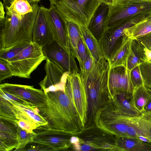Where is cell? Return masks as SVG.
I'll use <instances>...</instances> for the list:
<instances>
[{
  "mask_svg": "<svg viewBox=\"0 0 151 151\" xmlns=\"http://www.w3.org/2000/svg\"><path fill=\"white\" fill-rule=\"evenodd\" d=\"M45 94V104L37 108L39 113L47 121V126L76 136L83 129L68 95L62 90Z\"/></svg>",
  "mask_w": 151,
  "mask_h": 151,
  "instance_id": "6da1fadb",
  "label": "cell"
},
{
  "mask_svg": "<svg viewBox=\"0 0 151 151\" xmlns=\"http://www.w3.org/2000/svg\"><path fill=\"white\" fill-rule=\"evenodd\" d=\"M109 69L108 60L104 56L98 60L94 59L86 84L88 103L84 128L94 124L97 111L111 99L108 86Z\"/></svg>",
  "mask_w": 151,
  "mask_h": 151,
  "instance_id": "7a4b0ae2",
  "label": "cell"
},
{
  "mask_svg": "<svg viewBox=\"0 0 151 151\" xmlns=\"http://www.w3.org/2000/svg\"><path fill=\"white\" fill-rule=\"evenodd\" d=\"M38 6L25 15L16 13L11 5L5 7L6 15L0 35V49H5L24 42L32 41L34 25Z\"/></svg>",
  "mask_w": 151,
  "mask_h": 151,
  "instance_id": "3957f363",
  "label": "cell"
},
{
  "mask_svg": "<svg viewBox=\"0 0 151 151\" xmlns=\"http://www.w3.org/2000/svg\"><path fill=\"white\" fill-rule=\"evenodd\" d=\"M101 3L99 0H58L54 5L65 20L88 27Z\"/></svg>",
  "mask_w": 151,
  "mask_h": 151,
  "instance_id": "277c9868",
  "label": "cell"
},
{
  "mask_svg": "<svg viewBox=\"0 0 151 151\" xmlns=\"http://www.w3.org/2000/svg\"><path fill=\"white\" fill-rule=\"evenodd\" d=\"M127 115L120 110L111 99L98 111L94 124L115 136L126 137Z\"/></svg>",
  "mask_w": 151,
  "mask_h": 151,
  "instance_id": "5b68a950",
  "label": "cell"
},
{
  "mask_svg": "<svg viewBox=\"0 0 151 151\" xmlns=\"http://www.w3.org/2000/svg\"><path fill=\"white\" fill-rule=\"evenodd\" d=\"M46 59L42 47L32 41L17 55L6 61L13 76L29 78L32 73Z\"/></svg>",
  "mask_w": 151,
  "mask_h": 151,
  "instance_id": "8992f818",
  "label": "cell"
},
{
  "mask_svg": "<svg viewBox=\"0 0 151 151\" xmlns=\"http://www.w3.org/2000/svg\"><path fill=\"white\" fill-rule=\"evenodd\" d=\"M65 92L70 99L84 129L87 119L88 97L86 86L83 84L78 72L75 71L68 75Z\"/></svg>",
  "mask_w": 151,
  "mask_h": 151,
  "instance_id": "52a82bcc",
  "label": "cell"
},
{
  "mask_svg": "<svg viewBox=\"0 0 151 151\" xmlns=\"http://www.w3.org/2000/svg\"><path fill=\"white\" fill-rule=\"evenodd\" d=\"M80 150H113L115 136L93 124L82 129L76 136Z\"/></svg>",
  "mask_w": 151,
  "mask_h": 151,
  "instance_id": "ba28073f",
  "label": "cell"
},
{
  "mask_svg": "<svg viewBox=\"0 0 151 151\" xmlns=\"http://www.w3.org/2000/svg\"><path fill=\"white\" fill-rule=\"evenodd\" d=\"M36 134L32 143L45 146L52 151L68 150L73 149L72 136L64 131L52 129L47 125L38 127L33 130Z\"/></svg>",
  "mask_w": 151,
  "mask_h": 151,
  "instance_id": "9c48e42d",
  "label": "cell"
},
{
  "mask_svg": "<svg viewBox=\"0 0 151 151\" xmlns=\"http://www.w3.org/2000/svg\"><path fill=\"white\" fill-rule=\"evenodd\" d=\"M109 8L105 28L120 25L139 14L151 11V3L128 4L109 6Z\"/></svg>",
  "mask_w": 151,
  "mask_h": 151,
  "instance_id": "30bf717a",
  "label": "cell"
},
{
  "mask_svg": "<svg viewBox=\"0 0 151 151\" xmlns=\"http://www.w3.org/2000/svg\"><path fill=\"white\" fill-rule=\"evenodd\" d=\"M141 14L120 25L106 28L99 40L104 56L107 60L115 45L124 35V30L145 18L149 12Z\"/></svg>",
  "mask_w": 151,
  "mask_h": 151,
  "instance_id": "8fae6325",
  "label": "cell"
},
{
  "mask_svg": "<svg viewBox=\"0 0 151 151\" xmlns=\"http://www.w3.org/2000/svg\"><path fill=\"white\" fill-rule=\"evenodd\" d=\"M46 57L60 67L65 72L70 74L74 72H79L75 58L55 40L42 47Z\"/></svg>",
  "mask_w": 151,
  "mask_h": 151,
  "instance_id": "7c38bea8",
  "label": "cell"
},
{
  "mask_svg": "<svg viewBox=\"0 0 151 151\" xmlns=\"http://www.w3.org/2000/svg\"><path fill=\"white\" fill-rule=\"evenodd\" d=\"M0 90L27 101L35 107L42 106L46 103L44 92L33 86L4 83L0 84Z\"/></svg>",
  "mask_w": 151,
  "mask_h": 151,
  "instance_id": "4fadbf2b",
  "label": "cell"
},
{
  "mask_svg": "<svg viewBox=\"0 0 151 151\" xmlns=\"http://www.w3.org/2000/svg\"><path fill=\"white\" fill-rule=\"evenodd\" d=\"M45 70L46 75L39 84L45 94L62 90L65 92V86L69 73L65 72L59 66L47 59Z\"/></svg>",
  "mask_w": 151,
  "mask_h": 151,
  "instance_id": "5bb4252c",
  "label": "cell"
},
{
  "mask_svg": "<svg viewBox=\"0 0 151 151\" xmlns=\"http://www.w3.org/2000/svg\"><path fill=\"white\" fill-rule=\"evenodd\" d=\"M108 86L110 99L120 93H132L134 88L130 77V71L122 66L110 68Z\"/></svg>",
  "mask_w": 151,
  "mask_h": 151,
  "instance_id": "9a60e30c",
  "label": "cell"
},
{
  "mask_svg": "<svg viewBox=\"0 0 151 151\" xmlns=\"http://www.w3.org/2000/svg\"><path fill=\"white\" fill-rule=\"evenodd\" d=\"M46 8L40 6L32 33V42L42 47L55 40L48 22Z\"/></svg>",
  "mask_w": 151,
  "mask_h": 151,
  "instance_id": "2e32d148",
  "label": "cell"
},
{
  "mask_svg": "<svg viewBox=\"0 0 151 151\" xmlns=\"http://www.w3.org/2000/svg\"><path fill=\"white\" fill-rule=\"evenodd\" d=\"M46 13L55 40L71 53L65 20L54 5H50L49 8H46Z\"/></svg>",
  "mask_w": 151,
  "mask_h": 151,
  "instance_id": "e0dca14e",
  "label": "cell"
},
{
  "mask_svg": "<svg viewBox=\"0 0 151 151\" xmlns=\"http://www.w3.org/2000/svg\"><path fill=\"white\" fill-rule=\"evenodd\" d=\"M139 137L146 138L151 144V116L142 114L130 117L125 137L138 139Z\"/></svg>",
  "mask_w": 151,
  "mask_h": 151,
  "instance_id": "ac0fdd59",
  "label": "cell"
},
{
  "mask_svg": "<svg viewBox=\"0 0 151 151\" xmlns=\"http://www.w3.org/2000/svg\"><path fill=\"white\" fill-rule=\"evenodd\" d=\"M133 40L124 35L115 46L108 59L110 68L122 66L127 68L129 58L132 54Z\"/></svg>",
  "mask_w": 151,
  "mask_h": 151,
  "instance_id": "d6986e66",
  "label": "cell"
},
{
  "mask_svg": "<svg viewBox=\"0 0 151 151\" xmlns=\"http://www.w3.org/2000/svg\"><path fill=\"white\" fill-rule=\"evenodd\" d=\"M109 9L107 4L101 2L95 12L87 27L98 40L105 28V22Z\"/></svg>",
  "mask_w": 151,
  "mask_h": 151,
  "instance_id": "ffe728a7",
  "label": "cell"
},
{
  "mask_svg": "<svg viewBox=\"0 0 151 151\" xmlns=\"http://www.w3.org/2000/svg\"><path fill=\"white\" fill-rule=\"evenodd\" d=\"M0 96L9 101L20 112L23 117L38 127L47 124V121L39 113L37 107H30L19 103L9 98L1 90Z\"/></svg>",
  "mask_w": 151,
  "mask_h": 151,
  "instance_id": "44dd1931",
  "label": "cell"
},
{
  "mask_svg": "<svg viewBox=\"0 0 151 151\" xmlns=\"http://www.w3.org/2000/svg\"><path fill=\"white\" fill-rule=\"evenodd\" d=\"M113 150L151 151V144L137 139L115 136V145Z\"/></svg>",
  "mask_w": 151,
  "mask_h": 151,
  "instance_id": "7402d4cb",
  "label": "cell"
},
{
  "mask_svg": "<svg viewBox=\"0 0 151 151\" xmlns=\"http://www.w3.org/2000/svg\"><path fill=\"white\" fill-rule=\"evenodd\" d=\"M124 35L133 40L151 35V11L145 17L133 25L125 29Z\"/></svg>",
  "mask_w": 151,
  "mask_h": 151,
  "instance_id": "603a6c76",
  "label": "cell"
},
{
  "mask_svg": "<svg viewBox=\"0 0 151 151\" xmlns=\"http://www.w3.org/2000/svg\"><path fill=\"white\" fill-rule=\"evenodd\" d=\"M82 37L93 57L98 60L104 57L99 40L89 30L87 27L79 26Z\"/></svg>",
  "mask_w": 151,
  "mask_h": 151,
  "instance_id": "cb8c5ba5",
  "label": "cell"
},
{
  "mask_svg": "<svg viewBox=\"0 0 151 151\" xmlns=\"http://www.w3.org/2000/svg\"><path fill=\"white\" fill-rule=\"evenodd\" d=\"M132 96L133 106L142 113L145 106L151 99V91L142 85L134 88Z\"/></svg>",
  "mask_w": 151,
  "mask_h": 151,
  "instance_id": "d4e9b609",
  "label": "cell"
},
{
  "mask_svg": "<svg viewBox=\"0 0 151 151\" xmlns=\"http://www.w3.org/2000/svg\"><path fill=\"white\" fill-rule=\"evenodd\" d=\"M65 21L67 26L71 54L76 58L78 44L82 37L81 32L79 25L73 22Z\"/></svg>",
  "mask_w": 151,
  "mask_h": 151,
  "instance_id": "484cf974",
  "label": "cell"
},
{
  "mask_svg": "<svg viewBox=\"0 0 151 151\" xmlns=\"http://www.w3.org/2000/svg\"><path fill=\"white\" fill-rule=\"evenodd\" d=\"M0 117L16 121L19 119V111L11 103L0 96Z\"/></svg>",
  "mask_w": 151,
  "mask_h": 151,
  "instance_id": "4316f807",
  "label": "cell"
},
{
  "mask_svg": "<svg viewBox=\"0 0 151 151\" xmlns=\"http://www.w3.org/2000/svg\"><path fill=\"white\" fill-rule=\"evenodd\" d=\"M10 5L16 13L20 15L32 12L39 6L38 2L32 3L27 0H12Z\"/></svg>",
  "mask_w": 151,
  "mask_h": 151,
  "instance_id": "83f0119b",
  "label": "cell"
},
{
  "mask_svg": "<svg viewBox=\"0 0 151 151\" xmlns=\"http://www.w3.org/2000/svg\"><path fill=\"white\" fill-rule=\"evenodd\" d=\"M35 132L30 133L24 130L18 125L17 138L18 142V146L14 151L24 150L26 146L33 142V139L36 135Z\"/></svg>",
  "mask_w": 151,
  "mask_h": 151,
  "instance_id": "f1b7e54d",
  "label": "cell"
},
{
  "mask_svg": "<svg viewBox=\"0 0 151 151\" xmlns=\"http://www.w3.org/2000/svg\"><path fill=\"white\" fill-rule=\"evenodd\" d=\"M18 146L17 137L0 131V151H11Z\"/></svg>",
  "mask_w": 151,
  "mask_h": 151,
  "instance_id": "f546056e",
  "label": "cell"
},
{
  "mask_svg": "<svg viewBox=\"0 0 151 151\" xmlns=\"http://www.w3.org/2000/svg\"><path fill=\"white\" fill-rule=\"evenodd\" d=\"M31 42H24L6 49H0V60L8 61L12 58L27 46Z\"/></svg>",
  "mask_w": 151,
  "mask_h": 151,
  "instance_id": "4dcf8cb0",
  "label": "cell"
},
{
  "mask_svg": "<svg viewBox=\"0 0 151 151\" xmlns=\"http://www.w3.org/2000/svg\"><path fill=\"white\" fill-rule=\"evenodd\" d=\"M0 131L17 137L18 125L14 120L0 117Z\"/></svg>",
  "mask_w": 151,
  "mask_h": 151,
  "instance_id": "1f68e13d",
  "label": "cell"
},
{
  "mask_svg": "<svg viewBox=\"0 0 151 151\" xmlns=\"http://www.w3.org/2000/svg\"><path fill=\"white\" fill-rule=\"evenodd\" d=\"M94 62V58L89 51L83 69L80 73L81 79L85 86H86L88 78L92 69Z\"/></svg>",
  "mask_w": 151,
  "mask_h": 151,
  "instance_id": "d6a6232c",
  "label": "cell"
},
{
  "mask_svg": "<svg viewBox=\"0 0 151 151\" xmlns=\"http://www.w3.org/2000/svg\"><path fill=\"white\" fill-rule=\"evenodd\" d=\"M139 68L144 85L151 86V62L142 61Z\"/></svg>",
  "mask_w": 151,
  "mask_h": 151,
  "instance_id": "836d02e7",
  "label": "cell"
},
{
  "mask_svg": "<svg viewBox=\"0 0 151 151\" xmlns=\"http://www.w3.org/2000/svg\"><path fill=\"white\" fill-rule=\"evenodd\" d=\"M89 51L82 37L78 44L76 58L79 63L81 71L83 69Z\"/></svg>",
  "mask_w": 151,
  "mask_h": 151,
  "instance_id": "e575fe53",
  "label": "cell"
},
{
  "mask_svg": "<svg viewBox=\"0 0 151 151\" xmlns=\"http://www.w3.org/2000/svg\"><path fill=\"white\" fill-rule=\"evenodd\" d=\"M99 1L101 2L107 4L109 6H114L130 3H151V0H99Z\"/></svg>",
  "mask_w": 151,
  "mask_h": 151,
  "instance_id": "d590c367",
  "label": "cell"
},
{
  "mask_svg": "<svg viewBox=\"0 0 151 151\" xmlns=\"http://www.w3.org/2000/svg\"><path fill=\"white\" fill-rule=\"evenodd\" d=\"M130 77L134 88L144 85L140 73L139 65L130 71Z\"/></svg>",
  "mask_w": 151,
  "mask_h": 151,
  "instance_id": "8d00e7d4",
  "label": "cell"
},
{
  "mask_svg": "<svg viewBox=\"0 0 151 151\" xmlns=\"http://www.w3.org/2000/svg\"><path fill=\"white\" fill-rule=\"evenodd\" d=\"M13 76L12 72L9 67L7 62L0 60V81Z\"/></svg>",
  "mask_w": 151,
  "mask_h": 151,
  "instance_id": "74e56055",
  "label": "cell"
},
{
  "mask_svg": "<svg viewBox=\"0 0 151 151\" xmlns=\"http://www.w3.org/2000/svg\"><path fill=\"white\" fill-rule=\"evenodd\" d=\"M16 122L22 129L30 133L33 132V130L38 127L29 121L23 119L17 120Z\"/></svg>",
  "mask_w": 151,
  "mask_h": 151,
  "instance_id": "f35d334b",
  "label": "cell"
},
{
  "mask_svg": "<svg viewBox=\"0 0 151 151\" xmlns=\"http://www.w3.org/2000/svg\"><path fill=\"white\" fill-rule=\"evenodd\" d=\"M142 62L140 58L138 57L133 52L128 58L127 68L131 71L133 69L139 65Z\"/></svg>",
  "mask_w": 151,
  "mask_h": 151,
  "instance_id": "ab89813d",
  "label": "cell"
},
{
  "mask_svg": "<svg viewBox=\"0 0 151 151\" xmlns=\"http://www.w3.org/2000/svg\"><path fill=\"white\" fill-rule=\"evenodd\" d=\"M136 40L139 42L145 47L151 50V35L140 37Z\"/></svg>",
  "mask_w": 151,
  "mask_h": 151,
  "instance_id": "60d3db41",
  "label": "cell"
},
{
  "mask_svg": "<svg viewBox=\"0 0 151 151\" xmlns=\"http://www.w3.org/2000/svg\"><path fill=\"white\" fill-rule=\"evenodd\" d=\"M4 92L10 99H12V100L19 103L30 107H33L29 103L24 100L22 99H21L9 93Z\"/></svg>",
  "mask_w": 151,
  "mask_h": 151,
  "instance_id": "b9f144b4",
  "label": "cell"
},
{
  "mask_svg": "<svg viewBox=\"0 0 151 151\" xmlns=\"http://www.w3.org/2000/svg\"><path fill=\"white\" fill-rule=\"evenodd\" d=\"M35 145L32 146L26 151H52V149L45 146L35 144Z\"/></svg>",
  "mask_w": 151,
  "mask_h": 151,
  "instance_id": "7bdbcfd3",
  "label": "cell"
},
{
  "mask_svg": "<svg viewBox=\"0 0 151 151\" xmlns=\"http://www.w3.org/2000/svg\"><path fill=\"white\" fill-rule=\"evenodd\" d=\"M143 50V57L140 58L142 62H151V50L144 47Z\"/></svg>",
  "mask_w": 151,
  "mask_h": 151,
  "instance_id": "ee69618b",
  "label": "cell"
},
{
  "mask_svg": "<svg viewBox=\"0 0 151 151\" xmlns=\"http://www.w3.org/2000/svg\"><path fill=\"white\" fill-rule=\"evenodd\" d=\"M5 7L1 1L0 2V21L1 26H3L4 24L5 18V12L4 11Z\"/></svg>",
  "mask_w": 151,
  "mask_h": 151,
  "instance_id": "f6af8a7d",
  "label": "cell"
},
{
  "mask_svg": "<svg viewBox=\"0 0 151 151\" xmlns=\"http://www.w3.org/2000/svg\"><path fill=\"white\" fill-rule=\"evenodd\" d=\"M142 113L147 116H150L151 114V99L146 104Z\"/></svg>",
  "mask_w": 151,
  "mask_h": 151,
  "instance_id": "bcb514c9",
  "label": "cell"
},
{
  "mask_svg": "<svg viewBox=\"0 0 151 151\" xmlns=\"http://www.w3.org/2000/svg\"><path fill=\"white\" fill-rule=\"evenodd\" d=\"M12 1V0H3V4L4 7L6 6L10 5Z\"/></svg>",
  "mask_w": 151,
  "mask_h": 151,
  "instance_id": "7dc6e473",
  "label": "cell"
},
{
  "mask_svg": "<svg viewBox=\"0 0 151 151\" xmlns=\"http://www.w3.org/2000/svg\"><path fill=\"white\" fill-rule=\"evenodd\" d=\"M50 2V5H55L58 0H49Z\"/></svg>",
  "mask_w": 151,
  "mask_h": 151,
  "instance_id": "c3c4849f",
  "label": "cell"
},
{
  "mask_svg": "<svg viewBox=\"0 0 151 151\" xmlns=\"http://www.w3.org/2000/svg\"><path fill=\"white\" fill-rule=\"evenodd\" d=\"M30 2L32 3H35V2H38L42 0H27Z\"/></svg>",
  "mask_w": 151,
  "mask_h": 151,
  "instance_id": "681fc988",
  "label": "cell"
},
{
  "mask_svg": "<svg viewBox=\"0 0 151 151\" xmlns=\"http://www.w3.org/2000/svg\"><path fill=\"white\" fill-rule=\"evenodd\" d=\"M149 90L151 91V86H146Z\"/></svg>",
  "mask_w": 151,
  "mask_h": 151,
  "instance_id": "f907efd6",
  "label": "cell"
},
{
  "mask_svg": "<svg viewBox=\"0 0 151 151\" xmlns=\"http://www.w3.org/2000/svg\"><path fill=\"white\" fill-rule=\"evenodd\" d=\"M150 116H151V115H150Z\"/></svg>",
  "mask_w": 151,
  "mask_h": 151,
  "instance_id": "816d5d0a",
  "label": "cell"
},
{
  "mask_svg": "<svg viewBox=\"0 0 151 151\" xmlns=\"http://www.w3.org/2000/svg\"></svg>",
  "mask_w": 151,
  "mask_h": 151,
  "instance_id": "f5cc1de1",
  "label": "cell"
}]
</instances>
